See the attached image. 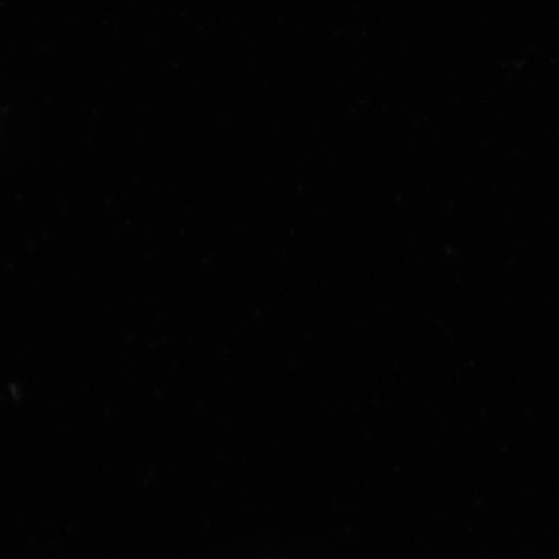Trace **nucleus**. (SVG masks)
Here are the masks:
<instances>
[]
</instances>
